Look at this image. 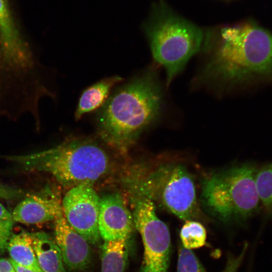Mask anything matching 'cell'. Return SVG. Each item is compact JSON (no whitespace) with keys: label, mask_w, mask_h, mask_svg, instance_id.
I'll return each mask as SVG.
<instances>
[{"label":"cell","mask_w":272,"mask_h":272,"mask_svg":"<svg viewBox=\"0 0 272 272\" xmlns=\"http://www.w3.org/2000/svg\"><path fill=\"white\" fill-rule=\"evenodd\" d=\"M200 79L221 88L272 85V33L254 24L208 34Z\"/></svg>","instance_id":"6da1fadb"},{"label":"cell","mask_w":272,"mask_h":272,"mask_svg":"<svg viewBox=\"0 0 272 272\" xmlns=\"http://www.w3.org/2000/svg\"><path fill=\"white\" fill-rule=\"evenodd\" d=\"M164 95L156 71L149 69L125 84L105 101L98 114L102 137L125 151L161 115Z\"/></svg>","instance_id":"7a4b0ae2"},{"label":"cell","mask_w":272,"mask_h":272,"mask_svg":"<svg viewBox=\"0 0 272 272\" xmlns=\"http://www.w3.org/2000/svg\"><path fill=\"white\" fill-rule=\"evenodd\" d=\"M5 158L25 170L48 173L70 188L85 182L93 183L109 167L104 150L88 140H72L42 151Z\"/></svg>","instance_id":"3957f363"},{"label":"cell","mask_w":272,"mask_h":272,"mask_svg":"<svg viewBox=\"0 0 272 272\" xmlns=\"http://www.w3.org/2000/svg\"><path fill=\"white\" fill-rule=\"evenodd\" d=\"M257 168L244 164L213 174L203 181L202 205L222 221L243 223L260 210L255 181Z\"/></svg>","instance_id":"277c9868"},{"label":"cell","mask_w":272,"mask_h":272,"mask_svg":"<svg viewBox=\"0 0 272 272\" xmlns=\"http://www.w3.org/2000/svg\"><path fill=\"white\" fill-rule=\"evenodd\" d=\"M146 33L154 59L166 71L168 85L201 50L203 41L197 27L170 16L153 20L146 26Z\"/></svg>","instance_id":"5b68a950"},{"label":"cell","mask_w":272,"mask_h":272,"mask_svg":"<svg viewBox=\"0 0 272 272\" xmlns=\"http://www.w3.org/2000/svg\"><path fill=\"white\" fill-rule=\"evenodd\" d=\"M134 191L183 221L192 220L196 213V194L192 176L177 164L160 166L135 186Z\"/></svg>","instance_id":"8992f818"},{"label":"cell","mask_w":272,"mask_h":272,"mask_svg":"<svg viewBox=\"0 0 272 272\" xmlns=\"http://www.w3.org/2000/svg\"><path fill=\"white\" fill-rule=\"evenodd\" d=\"M132 216L144 245L142 272H168L171 240L169 229L156 213L154 202L134 192Z\"/></svg>","instance_id":"52a82bcc"},{"label":"cell","mask_w":272,"mask_h":272,"mask_svg":"<svg viewBox=\"0 0 272 272\" xmlns=\"http://www.w3.org/2000/svg\"><path fill=\"white\" fill-rule=\"evenodd\" d=\"M100 197L93 183L83 182L70 188L61 202L64 217L70 225L91 244H98Z\"/></svg>","instance_id":"ba28073f"},{"label":"cell","mask_w":272,"mask_h":272,"mask_svg":"<svg viewBox=\"0 0 272 272\" xmlns=\"http://www.w3.org/2000/svg\"><path fill=\"white\" fill-rule=\"evenodd\" d=\"M98 224L104 241L128 240L135 228L132 214L118 193L100 197Z\"/></svg>","instance_id":"9c48e42d"},{"label":"cell","mask_w":272,"mask_h":272,"mask_svg":"<svg viewBox=\"0 0 272 272\" xmlns=\"http://www.w3.org/2000/svg\"><path fill=\"white\" fill-rule=\"evenodd\" d=\"M53 221L55 242L66 268L76 271L87 268L92 260L90 243L70 225L62 211Z\"/></svg>","instance_id":"30bf717a"},{"label":"cell","mask_w":272,"mask_h":272,"mask_svg":"<svg viewBox=\"0 0 272 272\" xmlns=\"http://www.w3.org/2000/svg\"><path fill=\"white\" fill-rule=\"evenodd\" d=\"M61 211V203L57 197L34 194L25 197L15 208L12 216L14 221L35 225L54 220Z\"/></svg>","instance_id":"8fae6325"},{"label":"cell","mask_w":272,"mask_h":272,"mask_svg":"<svg viewBox=\"0 0 272 272\" xmlns=\"http://www.w3.org/2000/svg\"><path fill=\"white\" fill-rule=\"evenodd\" d=\"M36 257L43 272H66L61 251L55 241L44 232L31 233Z\"/></svg>","instance_id":"7c38bea8"},{"label":"cell","mask_w":272,"mask_h":272,"mask_svg":"<svg viewBox=\"0 0 272 272\" xmlns=\"http://www.w3.org/2000/svg\"><path fill=\"white\" fill-rule=\"evenodd\" d=\"M122 80L120 77L114 76L101 80L85 89L80 98L75 118L79 119L84 114L103 105L112 88Z\"/></svg>","instance_id":"4fadbf2b"},{"label":"cell","mask_w":272,"mask_h":272,"mask_svg":"<svg viewBox=\"0 0 272 272\" xmlns=\"http://www.w3.org/2000/svg\"><path fill=\"white\" fill-rule=\"evenodd\" d=\"M7 249L12 261L35 272H43L36 257L31 233L24 230L12 232Z\"/></svg>","instance_id":"5bb4252c"},{"label":"cell","mask_w":272,"mask_h":272,"mask_svg":"<svg viewBox=\"0 0 272 272\" xmlns=\"http://www.w3.org/2000/svg\"><path fill=\"white\" fill-rule=\"evenodd\" d=\"M128 253L127 240L104 241L101 246V272H124Z\"/></svg>","instance_id":"9a60e30c"},{"label":"cell","mask_w":272,"mask_h":272,"mask_svg":"<svg viewBox=\"0 0 272 272\" xmlns=\"http://www.w3.org/2000/svg\"><path fill=\"white\" fill-rule=\"evenodd\" d=\"M255 181L260 203L272 220V163L257 169Z\"/></svg>","instance_id":"2e32d148"},{"label":"cell","mask_w":272,"mask_h":272,"mask_svg":"<svg viewBox=\"0 0 272 272\" xmlns=\"http://www.w3.org/2000/svg\"><path fill=\"white\" fill-rule=\"evenodd\" d=\"M181 245L191 250L198 248L206 243L207 232L205 227L199 222L186 221L180 231Z\"/></svg>","instance_id":"e0dca14e"},{"label":"cell","mask_w":272,"mask_h":272,"mask_svg":"<svg viewBox=\"0 0 272 272\" xmlns=\"http://www.w3.org/2000/svg\"><path fill=\"white\" fill-rule=\"evenodd\" d=\"M177 272H206L205 267L191 250L181 244L178 248Z\"/></svg>","instance_id":"ac0fdd59"},{"label":"cell","mask_w":272,"mask_h":272,"mask_svg":"<svg viewBox=\"0 0 272 272\" xmlns=\"http://www.w3.org/2000/svg\"><path fill=\"white\" fill-rule=\"evenodd\" d=\"M248 248V243L245 242L241 252L238 255L229 253L227 256L226 265L221 272H237Z\"/></svg>","instance_id":"d6986e66"},{"label":"cell","mask_w":272,"mask_h":272,"mask_svg":"<svg viewBox=\"0 0 272 272\" xmlns=\"http://www.w3.org/2000/svg\"><path fill=\"white\" fill-rule=\"evenodd\" d=\"M13 222V219L0 221V255L7 249L12 233Z\"/></svg>","instance_id":"ffe728a7"},{"label":"cell","mask_w":272,"mask_h":272,"mask_svg":"<svg viewBox=\"0 0 272 272\" xmlns=\"http://www.w3.org/2000/svg\"><path fill=\"white\" fill-rule=\"evenodd\" d=\"M22 192L16 188L0 184V198L12 199L21 197Z\"/></svg>","instance_id":"44dd1931"},{"label":"cell","mask_w":272,"mask_h":272,"mask_svg":"<svg viewBox=\"0 0 272 272\" xmlns=\"http://www.w3.org/2000/svg\"><path fill=\"white\" fill-rule=\"evenodd\" d=\"M11 23L4 0H0V27L6 26Z\"/></svg>","instance_id":"7402d4cb"},{"label":"cell","mask_w":272,"mask_h":272,"mask_svg":"<svg viewBox=\"0 0 272 272\" xmlns=\"http://www.w3.org/2000/svg\"><path fill=\"white\" fill-rule=\"evenodd\" d=\"M0 272H16L10 259L0 258Z\"/></svg>","instance_id":"603a6c76"},{"label":"cell","mask_w":272,"mask_h":272,"mask_svg":"<svg viewBox=\"0 0 272 272\" xmlns=\"http://www.w3.org/2000/svg\"><path fill=\"white\" fill-rule=\"evenodd\" d=\"M10 219H13L12 214L0 203V221Z\"/></svg>","instance_id":"cb8c5ba5"},{"label":"cell","mask_w":272,"mask_h":272,"mask_svg":"<svg viewBox=\"0 0 272 272\" xmlns=\"http://www.w3.org/2000/svg\"><path fill=\"white\" fill-rule=\"evenodd\" d=\"M10 260L12 262L16 272H35L33 270L28 269L26 267H23L16 264L14 262L12 261L10 259Z\"/></svg>","instance_id":"d4e9b609"}]
</instances>
